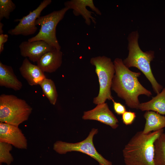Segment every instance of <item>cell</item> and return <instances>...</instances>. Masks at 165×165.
<instances>
[{"mask_svg": "<svg viewBox=\"0 0 165 165\" xmlns=\"http://www.w3.org/2000/svg\"><path fill=\"white\" fill-rule=\"evenodd\" d=\"M113 63L115 72L112 80L111 90L125 101L128 107L138 109L140 103L139 96L145 95L150 97L152 93L138 81V77L141 75L140 72L130 70L121 58H115Z\"/></svg>", "mask_w": 165, "mask_h": 165, "instance_id": "6da1fadb", "label": "cell"}, {"mask_svg": "<svg viewBox=\"0 0 165 165\" xmlns=\"http://www.w3.org/2000/svg\"><path fill=\"white\" fill-rule=\"evenodd\" d=\"M163 129L144 134L137 132L125 145L123 150L126 165H155L154 142Z\"/></svg>", "mask_w": 165, "mask_h": 165, "instance_id": "7a4b0ae2", "label": "cell"}, {"mask_svg": "<svg viewBox=\"0 0 165 165\" xmlns=\"http://www.w3.org/2000/svg\"><path fill=\"white\" fill-rule=\"evenodd\" d=\"M139 37L137 31H132L128 36V54L123 62L129 68L134 67L140 70L149 81L153 91L157 94L160 92L163 87L155 79L150 66V63L155 57L154 52L152 50L143 52L138 44Z\"/></svg>", "mask_w": 165, "mask_h": 165, "instance_id": "3957f363", "label": "cell"}, {"mask_svg": "<svg viewBox=\"0 0 165 165\" xmlns=\"http://www.w3.org/2000/svg\"><path fill=\"white\" fill-rule=\"evenodd\" d=\"M32 108L23 99L13 95L0 96V122L18 127L27 120Z\"/></svg>", "mask_w": 165, "mask_h": 165, "instance_id": "277c9868", "label": "cell"}, {"mask_svg": "<svg viewBox=\"0 0 165 165\" xmlns=\"http://www.w3.org/2000/svg\"><path fill=\"white\" fill-rule=\"evenodd\" d=\"M90 64L95 66L99 83L98 95L94 98L93 102L97 105L105 102L107 100H113L111 92L112 80L115 72L114 65L110 58L104 56L93 57Z\"/></svg>", "mask_w": 165, "mask_h": 165, "instance_id": "5b68a950", "label": "cell"}, {"mask_svg": "<svg viewBox=\"0 0 165 165\" xmlns=\"http://www.w3.org/2000/svg\"><path fill=\"white\" fill-rule=\"evenodd\" d=\"M68 10L64 7L46 15L39 16L35 21L36 25L41 26L39 31L35 36L29 38L28 41H43L54 48L61 50V46L56 36V28Z\"/></svg>", "mask_w": 165, "mask_h": 165, "instance_id": "8992f818", "label": "cell"}, {"mask_svg": "<svg viewBox=\"0 0 165 165\" xmlns=\"http://www.w3.org/2000/svg\"><path fill=\"white\" fill-rule=\"evenodd\" d=\"M97 133V129H92L85 139L76 143L57 141L53 145V149L61 154L72 151L80 152L94 158L98 162L99 165H112V162L104 158L97 152L94 145L93 137Z\"/></svg>", "mask_w": 165, "mask_h": 165, "instance_id": "52a82bcc", "label": "cell"}, {"mask_svg": "<svg viewBox=\"0 0 165 165\" xmlns=\"http://www.w3.org/2000/svg\"><path fill=\"white\" fill-rule=\"evenodd\" d=\"M52 2L51 0H44L35 9L30 11L29 13L20 19L14 20L19 22L18 24L13 29L8 31V33L12 35H22L28 36L35 34L37 30L35 21L40 16L42 11Z\"/></svg>", "mask_w": 165, "mask_h": 165, "instance_id": "ba28073f", "label": "cell"}, {"mask_svg": "<svg viewBox=\"0 0 165 165\" xmlns=\"http://www.w3.org/2000/svg\"><path fill=\"white\" fill-rule=\"evenodd\" d=\"M64 5L69 9H72L75 16H81L88 25H90L91 21L94 24L96 23V19L92 15L94 14L93 12L98 15H101L100 11L95 6L93 0H71L65 2Z\"/></svg>", "mask_w": 165, "mask_h": 165, "instance_id": "9c48e42d", "label": "cell"}, {"mask_svg": "<svg viewBox=\"0 0 165 165\" xmlns=\"http://www.w3.org/2000/svg\"><path fill=\"white\" fill-rule=\"evenodd\" d=\"M0 141L20 149H26L27 139L18 127L0 122Z\"/></svg>", "mask_w": 165, "mask_h": 165, "instance_id": "30bf717a", "label": "cell"}, {"mask_svg": "<svg viewBox=\"0 0 165 165\" xmlns=\"http://www.w3.org/2000/svg\"><path fill=\"white\" fill-rule=\"evenodd\" d=\"M82 119L97 120L114 129L116 128L119 126L117 119L109 109L107 103L105 102L98 104L93 109L84 112Z\"/></svg>", "mask_w": 165, "mask_h": 165, "instance_id": "8fae6325", "label": "cell"}, {"mask_svg": "<svg viewBox=\"0 0 165 165\" xmlns=\"http://www.w3.org/2000/svg\"><path fill=\"white\" fill-rule=\"evenodd\" d=\"M19 47L21 55L24 57H28L33 62H37L46 53L55 49L42 40L24 41L20 44Z\"/></svg>", "mask_w": 165, "mask_h": 165, "instance_id": "7c38bea8", "label": "cell"}, {"mask_svg": "<svg viewBox=\"0 0 165 165\" xmlns=\"http://www.w3.org/2000/svg\"><path fill=\"white\" fill-rule=\"evenodd\" d=\"M19 71L23 77L31 86L40 85L46 78L44 72L39 67L31 63L27 58L23 61Z\"/></svg>", "mask_w": 165, "mask_h": 165, "instance_id": "4fadbf2b", "label": "cell"}, {"mask_svg": "<svg viewBox=\"0 0 165 165\" xmlns=\"http://www.w3.org/2000/svg\"><path fill=\"white\" fill-rule=\"evenodd\" d=\"M63 53L57 49L44 54L37 62V65L44 72H55L61 65Z\"/></svg>", "mask_w": 165, "mask_h": 165, "instance_id": "5bb4252c", "label": "cell"}, {"mask_svg": "<svg viewBox=\"0 0 165 165\" xmlns=\"http://www.w3.org/2000/svg\"><path fill=\"white\" fill-rule=\"evenodd\" d=\"M0 86L15 91L20 90L22 84L17 78L12 67L0 62Z\"/></svg>", "mask_w": 165, "mask_h": 165, "instance_id": "9a60e30c", "label": "cell"}, {"mask_svg": "<svg viewBox=\"0 0 165 165\" xmlns=\"http://www.w3.org/2000/svg\"><path fill=\"white\" fill-rule=\"evenodd\" d=\"M146 120L144 134L160 130L165 127V116L153 111H146L144 115Z\"/></svg>", "mask_w": 165, "mask_h": 165, "instance_id": "2e32d148", "label": "cell"}, {"mask_svg": "<svg viewBox=\"0 0 165 165\" xmlns=\"http://www.w3.org/2000/svg\"><path fill=\"white\" fill-rule=\"evenodd\" d=\"M138 109L143 111L151 110L161 115H165V87L150 101L140 103Z\"/></svg>", "mask_w": 165, "mask_h": 165, "instance_id": "e0dca14e", "label": "cell"}, {"mask_svg": "<svg viewBox=\"0 0 165 165\" xmlns=\"http://www.w3.org/2000/svg\"><path fill=\"white\" fill-rule=\"evenodd\" d=\"M155 165H165V133H162L154 142Z\"/></svg>", "mask_w": 165, "mask_h": 165, "instance_id": "ac0fdd59", "label": "cell"}, {"mask_svg": "<svg viewBox=\"0 0 165 165\" xmlns=\"http://www.w3.org/2000/svg\"><path fill=\"white\" fill-rule=\"evenodd\" d=\"M40 85L43 94L48 99L50 103L53 105H55L57 100L58 94L53 81L46 78Z\"/></svg>", "mask_w": 165, "mask_h": 165, "instance_id": "d6986e66", "label": "cell"}, {"mask_svg": "<svg viewBox=\"0 0 165 165\" xmlns=\"http://www.w3.org/2000/svg\"><path fill=\"white\" fill-rule=\"evenodd\" d=\"M12 149V145L0 141V163L10 165L14 160L10 152Z\"/></svg>", "mask_w": 165, "mask_h": 165, "instance_id": "ffe728a7", "label": "cell"}, {"mask_svg": "<svg viewBox=\"0 0 165 165\" xmlns=\"http://www.w3.org/2000/svg\"><path fill=\"white\" fill-rule=\"evenodd\" d=\"M16 8L15 4L11 0H0V21L4 18L9 19L10 13Z\"/></svg>", "mask_w": 165, "mask_h": 165, "instance_id": "44dd1931", "label": "cell"}, {"mask_svg": "<svg viewBox=\"0 0 165 165\" xmlns=\"http://www.w3.org/2000/svg\"><path fill=\"white\" fill-rule=\"evenodd\" d=\"M136 117V113L131 111H126L122 116L123 123L126 125L131 124Z\"/></svg>", "mask_w": 165, "mask_h": 165, "instance_id": "7402d4cb", "label": "cell"}, {"mask_svg": "<svg viewBox=\"0 0 165 165\" xmlns=\"http://www.w3.org/2000/svg\"><path fill=\"white\" fill-rule=\"evenodd\" d=\"M113 103V108L116 113L118 115H122L126 111L125 106L119 102L112 101Z\"/></svg>", "mask_w": 165, "mask_h": 165, "instance_id": "603a6c76", "label": "cell"}, {"mask_svg": "<svg viewBox=\"0 0 165 165\" xmlns=\"http://www.w3.org/2000/svg\"><path fill=\"white\" fill-rule=\"evenodd\" d=\"M8 35L7 34H0V53L4 50V44L8 40Z\"/></svg>", "mask_w": 165, "mask_h": 165, "instance_id": "cb8c5ba5", "label": "cell"}, {"mask_svg": "<svg viewBox=\"0 0 165 165\" xmlns=\"http://www.w3.org/2000/svg\"><path fill=\"white\" fill-rule=\"evenodd\" d=\"M4 24L1 22H0V34H3V31L2 30V28Z\"/></svg>", "mask_w": 165, "mask_h": 165, "instance_id": "d4e9b609", "label": "cell"}, {"mask_svg": "<svg viewBox=\"0 0 165 165\" xmlns=\"http://www.w3.org/2000/svg\"></svg>", "mask_w": 165, "mask_h": 165, "instance_id": "484cf974", "label": "cell"}]
</instances>
